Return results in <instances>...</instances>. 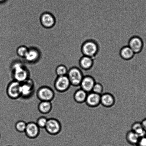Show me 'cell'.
Here are the masks:
<instances>
[{"label": "cell", "mask_w": 146, "mask_h": 146, "mask_svg": "<svg viewBox=\"0 0 146 146\" xmlns=\"http://www.w3.org/2000/svg\"><path fill=\"white\" fill-rule=\"evenodd\" d=\"M120 56L123 60L129 61L133 59L135 55L133 51L128 45L123 47L120 50Z\"/></svg>", "instance_id": "obj_17"}, {"label": "cell", "mask_w": 146, "mask_h": 146, "mask_svg": "<svg viewBox=\"0 0 146 146\" xmlns=\"http://www.w3.org/2000/svg\"><path fill=\"white\" fill-rule=\"evenodd\" d=\"M1 134H0V139H1Z\"/></svg>", "instance_id": "obj_30"}, {"label": "cell", "mask_w": 146, "mask_h": 146, "mask_svg": "<svg viewBox=\"0 0 146 146\" xmlns=\"http://www.w3.org/2000/svg\"><path fill=\"white\" fill-rule=\"evenodd\" d=\"M38 110L41 113L46 114L49 113L52 110L53 105L51 102L41 101L38 104Z\"/></svg>", "instance_id": "obj_18"}, {"label": "cell", "mask_w": 146, "mask_h": 146, "mask_svg": "<svg viewBox=\"0 0 146 146\" xmlns=\"http://www.w3.org/2000/svg\"><path fill=\"white\" fill-rule=\"evenodd\" d=\"M68 70L66 66L60 65L56 68L55 73L57 76L67 75Z\"/></svg>", "instance_id": "obj_22"}, {"label": "cell", "mask_w": 146, "mask_h": 146, "mask_svg": "<svg viewBox=\"0 0 146 146\" xmlns=\"http://www.w3.org/2000/svg\"><path fill=\"white\" fill-rule=\"evenodd\" d=\"M131 130L139 136L140 138L146 135V132L143 127L141 122L136 121L131 126Z\"/></svg>", "instance_id": "obj_21"}, {"label": "cell", "mask_w": 146, "mask_h": 146, "mask_svg": "<svg viewBox=\"0 0 146 146\" xmlns=\"http://www.w3.org/2000/svg\"><path fill=\"white\" fill-rule=\"evenodd\" d=\"M37 98L40 101L51 102L55 97L54 90L48 86H43L40 87L37 92Z\"/></svg>", "instance_id": "obj_6"}, {"label": "cell", "mask_w": 146, "mask_h": 146, "mask_svg": "<svg viewBox=\"0 0 146 146\" xmlns=\"http://www.w3.org/2000/svg\"><path fill=\"white\" fill-rule=\"evenodd\" d=\"M40 129L36 122L31 121L27 123L26 128L24 133L28 138L30 139H34L39 135Z\"/></svg>", "instance_id": "obj_11"}, {"label": "cell", "mask_w": 146, "mask_h": 146, "mask_svg": "<svg viewBox=\"0 0 146 146\" xmlns=\"http://www.w3.org/2000/svg\"><path fill=\"white\" fill-rule=\"evenodd\" d=\"M88 93L80 88L74 93L73 98L74 101L78 104L85 102Z\"/></svg>", "instance_id": "obj_19"}, {"label": "cell", "mask_w": 146, "mask_h": 146, "mask_svg": "<svg viewBox=\"0 0 146 146\" xmlns=\"http://www.w3.org/2000/svg\"><path fill=\"white\" fill-rule=\"evenodd\" d=\"M48 120V118L46 117H40L37 119L36 123L40 129H44L46 125Z\"/></svg>", "instance_id": "obj_25"}, {"label": "cell", "mask_w": 146, "mask_h": 146, "mask_svg": "<svg viewBox=\"0 0 146 146\" xmlns=\"http://www.w3.org/2000/svg\"><path fill=\"white\" fill-rule=\"evenodd\" d=\"M137 146H146V135L140 138Z\"/></svg>", "instance_id": "obj_27"}, {"label": "cell", "mask_w": 146, "mask_h": 146, "mask_svg": "<svg viewBox=\"0 0 146 146\" xmlns=\"http://www.w3.org/2000/svg\"><path fill=\"white\" fill-rule=\"evenodd\" d=\"M40 21L41 25L46 29L53 28L56 23L55 17L51 13L48 12H44L41 14Z\"/></svg>", "instance_id": "obj_10"}, {"label": "cell", "mask_w": 146, "mask_h": 146, "mask_svg": "<svg viewBox=\"0 0 146 146\" xmlns=\"http://www.w3.org/2000/svg\"><path fill=\"white\" fill-rule=\"evenodd\" d=\"M103 91L104 87L102 84L101 83L96 82L93 87L92 92L101 95L103 94Z\"/></svg>", "instance_id": "obj_26"}, {"label": "cell", "mask_w": 146, "mask_h": 146, "mask_svg": "<svg viewBox=\"0 0 146 146\" xmlns=\"http://www.w3.org/2000/svg\"><path fill=\"white\" fill-rule=\"evenodd\" d=\"M101 95L91 92L87 94L85 103L88 106L95 108L101 104Z\"/></svg>", "instance_id": "obj_13"}, {"label": "cell", "mask_w": 146, "mask_h": 146, "mask_svg": "<svg viewBox=\"0 0 146 146\" xmlns=\"http://www.w3.org/2000/svg\"><path fill=\"white\" fill-rule=\"evenodd\" d=\"M140 137L138 134L131 130L126 134V139L127 142L131 145H136L140 139Z\"/></svg>", "instance_id": "obj_20"}, {"label": "cell", "mask_w": 146, "mask_h": 146, "mask_svg": "<svg viewBox=\"0 0 146 146\" xmlns=\"http://www.w3.org/2000/svg\"><path fill=\"white\" fill-rule=\"evenodd\" d=\"M79 64L81 69L85 71L89 70L93 66L94 58L83 55L79 60Z\"/></svg>", "instance_id": "obj_15"}, {"label": "cell", "mask_w": 146, "mask_h": 146, "mask_svg": "<svg viewBox=\"0 0 146 146\" xmlns=\"http://www.w3.org/2000/svg\"><path fill=\"white\" fill-rule=\"evenodd\" d=\"M21 83L13 80L7 86L6 93L9 98L13 100L21 98Z\"/></svg>", "instance_id": "obj_5"}, {"label": "cell", "mask_w": 146, "mask_h": 146, "mask_svg": "<svg viewBox=\"0 0 146 146\" xmlns=\"http://www.w3.org/2000/svg\"></svg>", "instance_id": "obj_31"}, {"label": "cell", "mask_w": 146, "mask_h": 146, "mask_svg": "<svg viewBox=\"0 0 146 146\" xmlns=\"http://www.w3.org/2000/svg\"><path fill=\"white\" fill-rule=\"evenodd\" d=\"M45 131L50 135H58L61 131L62 126L60 121L55 118L48 119L45 128Z\"/></svg>", "instance_id": "obj_8"}, {"label": "cell", "mask_w": 146, "mask_h": 146, "mask_svg": "<svg viewBox=\"0 0 146 146\" xmlns=\"http://www.w3.org/2000/svg\"><path fill=\"white\" fill-rule=\"evenodd\" d=\"M28 50L29 48L25 46H21L17 48L16 51L17 55L20 58H24L28 52Z\"/></svg>", "instance_id": "obj_24"}, {"label": "cell", "mask_w": 146, "mask_h": 146, "mask_svg": "<svg viewBox=\"0 0 146 146\" xmlns=\"http://www.w3.org/2000/svg\"><path fill=\"white\" fill-rule=\"evenodd\" d=\"M40 57L39 51L36 48H29L28 52L24 58L27 62L33 63L36 62Z\"/></svg>", "instance_id": "obj_16"}, {"label": "cell", "mask_w": 146, "mask_h": 146, "mask_svg": "<svg viewBox=\"0 0 146 146\" xmlns=\"http://www.w3.org/2000/svg\"><path fill=\"white\" fill-rule=\"evenodd\" d=\"M67 76L71 85L77 87L80 86L84 76L81 69L78 67L74 66L68 70Z\"/></svg>", "instance_id": "obj_4"}, {"label": "cell", "mask_w": 146, "mask_h": 146, "mask_svg": "<svg viewBox=\"0 0 146 146\" xmlns=\"http://www.w3.org/2000/svg\"><path fill=\"white\" fill-rule=\"evenodd\" d=\"M81 51L83 55L94 58L99 52V46L95 40H86L81 45Z\"/></svg>", "instance_id": "obj_2"}, {"label": "cell", "mask_w": 146, "mask_h": 146, "mask_svg": "<svg viewBox=\"0 0 146 146\" xmlns=\"http://www.w3.org/2000/svg\"><path fill=\"white\" fill-rule=\"evenodd\" d=\"M143 127L146 132V118L144 119L142 121H141Z\"/></svg>", "instance_id": "obj_28"}, {"label": "cell", "mask_w": 146, "mask_h": 146, "mask_svg": "<svg viewBox=\"0 0 146 146\" xmlns=\"http://www.w3.org/2000/svg\"><path fill=\"white\" fill-rule=\"evenodd\" d=\"M11 70L13 80L21 83L30 78L29 71L21 63L17 62L14 63Z\"/></svg>", "instance_id": "obj_1"}, {"label": "cell", "mask_w": 146, "mask_h": 146, "mask_svg": "<svg viewBox=\"0 0 146 146\" xmlns=\"http://www.w3.org/2000/svg\"><path fill=\"white\" fill-rule=\"evenodd\" d=\"M35 83L30 78L21 83V98L25 100L31 98L35 91Z\"/></svg>", "instance_id": "obj_3"}, {"label": "cell", "mask_w": 146, "mask_h": 146, "mask_svg": "<svg viewBox=\"0 0 146 146\" xmlns=\"http://www.w3.org/2000/svg\"><path fill=\"white\" fill-rule=\"evenodd\" d=\"M71 86L67 75L57 76L54 81V88L56 91L60 93H63L69 89Z\"/></svg>", "instance_id": "obj_7"}, {"label": "cell", "mask_w": 146, "mask_h": 146, "mask_svg": "<svg viewBox=\"0 0 146 146\" xmlns=\"http://www.w3.org/2000/svg\"><path fill=\"white\" fill-rule=\"evenodd\" d=\"M95 83V79L92 76H85L83 77L79 86L81 88L88 93L92 92Z\"/></svg>", "instance_id": "obj_12"}, {"label": "cell", "mask_w": 146, "mask_h": 146, "mask_svg": "<svg viewBox=\"0 0 146 146\" xmlns=\"http://www.w3.org/2000/svg\"><path fill=\"white\" fill-rule=\"evenodd\" d=\"M128 46L136 54H139L142 51L144 42L142 38L138 35H134L130 38Z\"/></svg>", "instance_id": "obj_9"}, {"label": "cell", "mask_w": 146, "mask_h": 146, "mask_svg": "<svg viewBox=\"0 0 146 146\" xmlns=\"http://www.w3.org/2000/svg\"><path fill=\"white\" fill-rule=\"evenodd\" d=\"M5 0H0V3H2L5 1Z\"/></svg>", "instance_id": "obj_29"}, {"label": "cell", "mask_w": 146, "mask_h": 146, "mask_svg": "<svg viewBox=\"0 0 146 146\" xmlns=\"http://www.w3.org/2000/svg\"><path fill=\"white\" fill-rule=\"evenodd\" d=\"M27 123L23 121H17L15 125V129L19 133H24L26 128Z\"/></svg>", "instance_id": "obj_23"}, {"label": "cell", "mask_w": 146, "mask_h": 146, "mask_svg": "<svg viewBox=\"0 0 146 146\" xmlns=\"http://www.w3.org/2000/svg\"><path fill=\"white\" fill-rule=\"evenodd\" d=\"M115 103V99L112 94L105 93L101 95V104L107 108H111Z\"/></svg>", "instance_id": "obj_14"}]
</instances>
